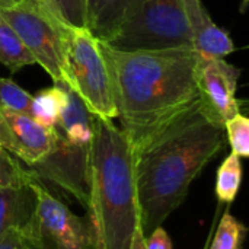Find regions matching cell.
Returning a JSON list of instances; mask_svg holds the SVG:
<instances>
[{
    "label": "cell",
    "mask_w": 249,
    "mask_h": 249,
    "mask_svg": "<svg viewBox=\"0 0 249 249\" xmlns=\"http://www.w3.org/2000/svg\"><path fill=\"white\" fill-rule=\"evenodd\" d=\"M225 125L197 101L134 150L140 229L147 236L175 212L207 163L223 149Z\"/></svg>",
    "instance_id": "obj_1"
},
{
    "label": "cell",
    "mask_w": 249,
    "mask_h": 249,
    "mask_svg": "<svg viewBox=\"0 0 249 249\" xmlns=\"http://www.w3.org/2000/svg\"><path fill=\"white\" fill-rule=\"evenodd\" d=\"M117 114L133 149L198 101L194 48L118 51L102 41Z\"/></svg>",
    "instance_id": "obj_2"
},
{
    "label": "cell",
    "mask_w": 249,
    "mask_h": 249,
    "mask_svg": "<svg viewBox=\"0 0 249 249\" xmlns=\"http://www.w3.org/2000/svg\"><path fill=\"white\" fill-rule=\"evenodd\" d=\"M88 190L93 249H130L140 228L134 150L123 128L96 115L88 152Z\"/></svg>",
    "instance_id": "obj_3"
},
{
    "label": "cell",
    "mask_w": 249,
    "mask_h": 249,
    "mask_svg": "<svg viewBox=\"0 0 249 249\" xmlns=\"http://www.w3.org/2000/svg\"><path fill=\"white\" fill-rule=\"evenodd\" d=\"M61 76V82L83 101L92 115L104 120L118 117L102 41L86 26L66 25Z\"/></svg>",
    "instance_id": "obj_4"
},
{
    "label": "cell",
    "mask_w": 249,
    "mask_h": 249,
    "mask_svg": "<svg viewBox=\"0 0 249 249\" xmlns=\"http://www.w3.org/2000/svg\"><path fill=\"white\" fill-rule=\"evenodd\" d=\"M105 44L118 51L193 48L184 0H131Z\"/></svg>",
    "instance_id": "obj_5"
},
{
    "label": "cell",
    "mask_w": 249,
    "mask_h": 249,
    "mask_svg": "<svg viewBox=\"0 0 249 249\" xmlns=\"http://www.w3.org/2000/svg\"><path fill=\"white\" fill-rule=\"evenodd\" d=\"M26 50L50 77L61 82L63 39L67 22L61 18L53 0H20L0 9Z\"/></svg>",
    "instance_id": "obj_6"
},
{
    "label": "cell",
    "mask_w": 249,
    "mask_h": 249,
    "mask_svg": "<svg viewBox=\"0 0 249 249\" xmlns=\"http://www.w3.org/2000/svg\"><path fill=\"white\" fill-rule=\"evenodd\" d=\"M36 207L23 231L34 249H93L88 217L74 214L35 177Z\"/></svg>",
    "instance_id": "obj_7"
},
{
    "label": "cell",
    "mask_w": 249,
    "mask_h": 249,
    "mask_svg": "<svg viewBox=\"0 0 249 249\" xmlns=\"http://www.w3.org/2000/svg\"><path fill=\"white\" fill-rule=\"evenodd\" d=\"M239 76L241 70L225 58L200 57L198 60V102L204 112L222 125L241 112V102L236 99Z\"/></svg>",
    "instance_id": "obj_8"
},
{
    "label": "cell",
    "mask_w": 249,
    "mask_h": 249,
    "mask_svg": "<svg viewBox=\"0 0 249 249\" xmlns=\"http://www.w3.org/2000/svg\"><path fill=\"white\" fill-rule=\"evenodd\" d=\"M88 152L89 147L70 144L57 130V140L53 150L42 160L26 168L36 178L48 179L74 196V198L86 210L89 197Z\"/></svg>",
    "instance_id": "obj_9"
},
{
    "label": "cell",
    "mask_w": 249,
    "mask_h": 249,
    "mask_svg": "<svg viewBox=\"0 0 249 249\" xmlns=\"http://www.w3.org/2000/svg\"><path fill=\"white\" fill-rule=\"evenodd\" d=\"M55 140V128H47L26 114L0 108V147L26 166L42 160Z\"/></svg>",
    "instance_id": "obj_10"
},
{
    "label": "cell",
    "mask_w": 249,
    "mask_h": 249,
    "mask_svg": "<svg viewBox=\"0 0 249 249\" xmlns=\"http://www.w3.org/2000/svg\"><path fill=\"white\" fill-rule=\"evenodd\" d=\"M193 48L200 57L223 58L235 51L229 34L219 28L201 0H184Z\"/></svg>",
    "instance_id": "obj_11"
},
{
    "label": "cell",
    "mask_w": 249,
    "mask_h": 249,
    "mask_svg": "<svg viewBox=\"0 0 249 249\" xmlns=\"http://www.w3.org/2000/svg\"><path fill=\"white\" fill-rule=\"evenodd\" d=\"M35 175L0 187V235L10 229L25 231L36 207Z\"/></svg>",
    "instance_id": "obj_12"
},
{
    "label": "cell",
    "mask_w": 249,
    "mask_h": 249,
    "mask_svg": "<svg viewBox=\"0 0 249 249\" xmlns=\"http://www.w3.org/2000/svg\"><path fill=\"white\" fill-rule=\"evenodd\" d=\"M66 101L60 112L57 130L70 143L79 147H89L92 140V120L83 101L64 83Z\"/></svg>",
    "instance_id": "obj_13"
},
{
    "label": "cell",
    "mask_w": 249,
    "mask_h": 249,
    "mask_svg": "<svg viewBox=\"0 0 249 249\" xmlns=\"http://www.w3.org/2000/svg\"><path fill=\"white\" fill-rule=\"evenodd\" d=\"M131 0H86V28L101 41L117 31Z\"/></svg>",
    "instance_id": "obj_14"
},
{
    "label": "cell",
    "mask_w": 249,
    "mask_h": 249,
    "mask_svg": "<svg viewBox=\"0 0 249 249\" xmlns=\"http://www.w3.org/2000/svg\"><path fill=\"white\" fill-rule=\"evenodd\" d=\"M66 101L64 82H55L54 86L45 88L32 95L29 117L47 128H55L60 112Z\"/></svg>",
    "instance_id": "obj_15"
},
{
    "label": "cell",
    "mask_w": 249,
    "mask_h": 249,
    "mask_svg": "<svg viewBox=\"0 0 249 249\" xmlns=\"http://www.w3.org/2000/svg\"><path fill=\"white\" fill-rule=\"evenodd\" d=\"M0 63L12 73L19 71L25 66L35 64L34 57L26 50L12 25L0 13Z\"/></svg>",
    "instance_id": "obj_16"
},
{
    "label": "cell",
    "mask_w": 249,
    "mask_h": 249,
    "mask_svg": "<svg viewBox=\"0 0 249 249\" xmlns=\"http://www.w3.org/2000/svg\"><path fill=\"white\" fill-rule=\"evenodd\" d=\"M242 184L241 158L231 153L219 166L216 177V196L220 203H232Z\"/></svg>",
    "instance_id": "obj_17"
},
{
    "label": "cell",
    "mask_w": 249,
    "mask_h": 249,
    "mask_svg": "<svg viewBox=\"0 0 249 249\" xmlns=\"http://www.w3.org/2000/svg\"><path fill=\"white\" fill-rule=\"evenodd\" d=\"M245 235V226L226 212L217 226L210 249H241Z\"/></svg>",
    "instance_id": "obj_18"
},
{
    "label": "cell",
    "mask_w": 249,
    "mask_h": 249,
    "mask_svg": "<svg viewBox=\"0 0 249 249\" xmlns=\"http://www.w3.org/2000/svg\"><path fill=\"white\" fill-rule=\"evenodd\" d=\"M32 95L22 89L16 82L7 77H0V108L26 114L31 112Z\"/></svg>",
    "instance_id": "obj_19"
},
{
    "label": "cell",
    "mask_w": 249,
    "mask_h": 249,
    "mask_svg": "<svg viewBox=\"0 0 249 249\" xmlns=\"http://www.w3.org/2000/svg\"><path fill=\"white\" fill-rule=\"evenodd\" d=\"M225 131L232 153L239 158L249 156V120L241 112L225 123Z\"/></svg>",
    "instance_id": "obj_20"
},
{
    "label": "cell",
    "mask_w": 249,
    "mask_h": 249,
    "mask_svg": "<svg viewBox=\"0 0 249 249\" xmlns=\"http://www.w3.org/2000/svg\"><path fill=\"white\" fill-rule=\"evenodd\" d=\"M29 175L31 171L28 168H25L16 158L0 147V187L25 179Z\"/></svg>",
    "instance_id": "obj_21"
},
{
    "label": "cell",
    "mask_w": 249,
    "mask_h": 249,
    "mask_svg": "<svg viewBox=\"0 0 249 249\" xmlns=\"http://www.w3.org/2000/svg\"><path fill=\"white\" fill-rule=\"evenodd\" d=\"M61 18L71 26H86V0H53Z\"/></svg>",
    "instance_id": "obj_22"
},
{
    "label": "cell",
    "mask_w": 249,
    "mask_h": 249,
    "mask_svg": "<svg viewBox=\"0 0 249 249\" xmlns=\"http://www.w3.org/2000/svg\"><path fill=\"white\" fill-rule=\"evenodd\" d=\"M0 249H34L22 231L10 229L0 235Z\"/></svg>",
    "instance_id": "obj_23"
},
{
    "label": "cell",
    "mask_w": 249,
    "mask_h": 249,
    "mask_svg": "<svg viewBox=\"0 0 249 249\" xmlns=\"http://www.w3.org/2000/svg\"><path fill=\"white\" fill-rule=\"evenodd\" d=\"M144 247L146 249H172V242L166 231L159 226L144 236Z\"/></svg>",
    "instance_id": "obj_24"
},
{
    "label": "cell",
    "mask_w": 249,
    "mask_h": 249,
    "mask_svg": "<svg viewBox=\"0 0 249 249\" xmlns=\"http://www.w3.org/2000/svg\"><path fill=\"white\" fill-rule=\"evenodd\" d=\"M130 249H146V247H144V235H143L140 228L134 233V238H133V242H131Z\"/></svg>",
    "instance_id": "obj_25"
},
{
    "label": "cell",
    "mask_w": 249,
    "mask_h": 249,
    "mask_svg": "<svg viewBox=\"0 0 249 249\" xmlns=\"http://www.w3.org/2000/svg\"><path fill=\"white\" fill-rule=\"evenodd\" d=\"M12 4H13V0H0V9L9 7V6H12Z\"/></svg>",
    "instance_id": "obj_26"
},
{
    "label": "cell",
    "mask_w": 249,
    "mask_h": 249,
    "mask_svg": "<svg viewBox=\"0 0 249 249\" xmlns=\"http://www.w3.org/2000/svg\"><path fill=\"white\" fill-rule=\"evenodd\" d=\"M16 1H20V0H13V3H16Z\"/></svg>",
    "instance_id": "obj_27"
}]
</instances>
